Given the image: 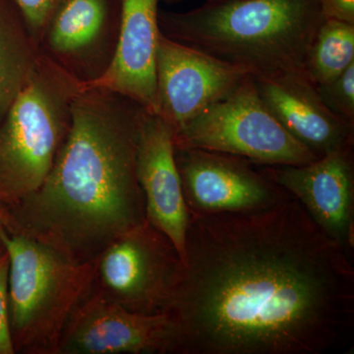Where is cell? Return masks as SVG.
I'll return each instance as SVG.
<instances>
[{
	"mask_svg": "<svg viewBox=\"0 0 354 354\" xmlns=\"http://www.w3.org/2000/svg\"><path fill=\"white\" fill-rule=\"evenodd\" d=\"M167 315L179 354H327L354 344L353 257L290 196L189 214Z\"/></svg>",
	"mask_w": 354,
	"mask_h": 354,
	"instance_id": "cell-1",
	"label": "cell"
},
{
	"mask_svg": "<svg viewBox=\"0 0 354 354\" xmlns=\"http://www.w3.org/2000/svg\"><path fill=\"white\" fill-rule=\"evenodd\" d=\"M145 111L113 91L81 88L68 136L50 174L32 194L2 214L6 230L87 263L144 223L136 153Z\"/></svg>",
	"mask_w": 354,
	"mask_h": 354,
	"instance_id": "cell-2",
	"label": "cell"
},
{
	"mask_svg": "<svg viewBox=\"0 0 354 354\" xmlns=\"http://www.w3.org/2000/svg\"><path fill=\"white\" fill-rule=\"evenodd\" d=\"M325 19L317 0H214L186 12L158 10L165 37L252 77L305 74Z\"/></svg>",
	"mask_w": 354,
	"mask_h": 354,
	"instance_id": "cell-3",
	"label": "cell"
},
{
	"mask_svg": "<svg viewBox=\"0 0 354 354\" xmlns=\"http://www.w3.org/2000/svg\"><path fill=\"white\" fill-rule=\"evenodd\" d=\"M8 318L14 353L58 354L70 319L93 291L94 262L4 230Z\"/></svg>",
	"mask_w": 354,
	"mask_h": 354,
	"instance_id": "cell-4",
	"label": "cell"
},
{
	"mask_svg": "<svg viewBox=\"0 0 354 354\" xmlns=\"http://www.w3.org/2000/svg\"><path fill=\"white\" fill-rule=\"evenodd\" d=\"M82 85L39 53L28 82L0 122V216L32 194L68 136Z\"/></svg>",
	"mask_w": 354,
	"mask_h": 354,
	"instance_id": "cell-5",
	"label": "cell"
},
{
	"mask_svg": "<svg viewBox=\"0 0 354 354\" xmlns=\"http://www.w3.org/2000/svg\"><path fill=\"white\" fill-rule=\"evenodd\" d=\"M174 140L176 148L227 153L254 165H297L318 158L274 118L251 75L174 133Z\"/></svg>",
	"mask_w": 354,
	"mask_h": 354,
	"instance_id": "cell-6",
	"label": "cell"
},
{
	"mask_svg": "<svg viewBox=\"0 0 354 354\" xmlns=\"http://www.w3.org/2000/svg\"><path fill=\"white\" fill-rule=\"evenodd\" d=\"M93 262V291L143 315L167 313L183 269L174 242L147 220L115 237Z\"/></svg>",
	"mask_w": 354,
	"mask_h": 354,
	"instance_id": "cell-7",
	"label": "cell"
},
{
	"mask_svg": "<svg viewBox=\"0 0 354 354\" xmlns=\"http://www.w3.org/2000/svg\"><path fill=\"white\" fill-rule=\"evenodd\" d=\"M174 156L193 215L256 211L290 195L244 158L193 148H176Z\"/></svg>",
	"mask_w": 354,
	"mask_h": 354,
	"instance_id": "cell-8",
	"label": "cell"
},
{
	"mask_svg": "<svg viewBox=\"0 0 354 354\" xmlns=\"http://www.w3.org/2000/svg\"><path fill=\"white\" fill-rule=\"evenodd\" d=\"M121 0H62L39 43V53L82 86L101 78L113 62Z\"/></svg>",
	"mask_w": 354,
	"mask_h": 354,
	"instance_id": "cell-9",
	"label": "cell"
},
{
	"mask_svg": "<svg viewBox=\"0 0 354 354\" xmlns=\"http://www.w3.org/2000/svg\"><path fill=\"white\" fill-rule=\"evenodd\" d=\"M249 74L160 32L156 58V113L174 133L225 97Z\"/></svg>",
	"mask_w": 354,
	"mask_h": 354,
	"instance_id": "cell-10",
	"label": "cell"
},
{
	"mask_svg": "<svg viewBox=\"0 0 354 354\" xmlns=\"http://www.w3.org/2000/svg\"><path fill=\"white\" fill-rule=\"evenodd\" d=\"M58 354H179L178 330L167 314L135 313L92 291L70 319Z\"/></svg>",
	"mask_w": 354,
	"mask_h": 354,
	"instance_id": "cell-11",
	"label": "cell"
},
{
	"mask_svg": "<svg viewBox=\"0 0 354 354\" xmlns=\"http://www.w3.org/2000/svg\"><path fill=\"white\" fill-rule=\"evenodd\" d=\"M354 145L297 165H255L295 198L324 234L351 257L354 250Z\"/></svg>",
	"mask_w": 354,
	"mask_h": 354,
	"instance_id": "cell-12",
	"label": "cell"
},
{
	"mask_svg": "<svg viewBox=\"0 0 354 354\" xmlns=\"http://www.w3.org/2000/svg\"><path fill=\"white\" fill-rule=\"evenodd\" d=\"M174 136L162 118L146 111L137 144L136 171L147 221L174 242L183 262L189 211L176 167Z\"/></svg>",
	"mask_w": 354,
	"mask_h": 354,
	"instance_id": "cell-13",
	"label": "cell"
},
{
	"mask_svg": "<svg viewBox=\"0 0 354 354\" xmlns=\"http://www.w3.org/2000/svg\"><path fill=\"white\" fill-rule=\"evenodd\" d=\"M183 0H121L120 36L113 62L95 82L82 86L106 88L129 97L149 113L157 109L156 58L160 2Z\"/></svg>",
	"mask_w": 354,
	"mask_h": 354,
	"instance_id": "cell-14",
	"label": "cell"
},
{
	"mask_svg": "<svg viewBox=\"0 0 354 354\" xmlns=\"http://www.w3.org/2000/svg\"><path fill=\"white\" fill-rule=\"evenodd\" d=\"M252 78L274 118L317 158L354 145V127L323 104L305 74Z\"/></svg>",
	"mask_w": 354,
	"mask_h": 354,
	"instance_id": "cell-15",
	"label": "cell"
},
{
	"mask_svg": "<svg viewBox=\"0 0 354 354\" xmlns=\"http://www.w3.org/2000/svg\"><path fill=\"white\" fill-rule=\"evenodd\" d=\"M39 55L13 0H0V122L32 75Z\"/></svg>",
	"mask_w": 354,
	"mask_h": 354,
	"instance_id": "cell-16",
	"label": "cell"
},
{
	"mask_svg": "<svg viewBox=\"0 0 354 354\" xmlns=\"http://www.w3.org/2000/svg\"><path fill=\"white\" fill-rule=\"evenodd\" d=\"M354 64V24L325 19L310 46L304 73L313 85L335 80Z\"/></svg>",
	"mask_w": 354,
	"mask_h": 354,
	"instance_id": "cell-17",
	"label": "cell"
},
{
	"mask_svg": "<svg viewBox=\"0 0 354 354\" xmlns=\"http://www.w3.org/2000/svg\"><path fill=\"white\" fill-rule=\"evenodd\" d=\"M315 87L323 104L337 118L354 127V64L335 80Z\"/></svg>",
	"mask_w": 354,
	"mask_h": 354,
	"instance_id": "cell-18",
	"label": "cell"
},
{
	"mask_svg": "<svg viewBox=\"0 0 354 354\" xmlns=\"http://www.w3.org/2000/svg\"><path fill=\"white\" fill-rule=\"evenodd\" d=\"M24 18L32 39L39 48V39L62 0H13Z\"/></svg>",
	"mask_w": 354,
	"mask_h": 354,
	"instance_id": "cell-19",
	"label": "cell"
},
{
	"mask_svg": "<svg viewBox=\"0 0 354 354\" xmlns=\"http://www.w3.org/2000/svg\"><path fill=\"white\" fill-rule=\"evenodd\" d=\"M9 258L7 253L0 257V354H13L8 318Z\"/></svg>",
	"mask_w": 354,
	"mask_h": 354,
	"instance_id": "cell-20",
	"label": "cell"
},
{
	"mask_svg": "<svg viewBox=\"0 0 354 354\" xmlns=\"http://www.w3.org/2000/svg\"><path fill=\"white\" fill-rule=\"evenodd\" d=\"M326 19L354 24V0H317Z\"/></svg>",
	"mask_w": 354,
	"mask_h": 354,
	"instance_id": "cell-21",
	"label": "cell"
},
{
	"mask_svg": "<svg viewBox=\"0 0 354 354\" xmlns=\"http://www.w3.org/2000/svg\"><path fill=\"white\" fill-rule=\"evenodd\" d=\"M4 230H6V227H4L1 216H0V257L6 253V247H4L3 241H2V234H3Z\"/></svg>",
	"mask_w": 354,
	"mask_h": 354,
	"instance_id": "cell-22",
	"label": "cell"
},
{
	"mask_svg": "<svg viewBox=\"0 0 354 354\" xmlns=\"http://www.w3.org/2000/svg\"><path fill=\"white\" fill-rule=\"evenodd\" d=\"M206 1H214V0H206Z\"/></svg>",
	"mask_w": 354,
	"mask_h": 354,
	"instance_id": "cell-23",
	"label": "cell"
}]
</instances>
